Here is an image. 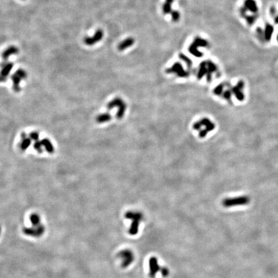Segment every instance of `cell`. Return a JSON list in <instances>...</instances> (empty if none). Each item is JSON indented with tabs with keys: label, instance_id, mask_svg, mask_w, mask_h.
I'll return each instance as SVG.
<instances>
[{
	"label": "cell",
	"instance_id": "obj_10",
	"mask_svg": "<svg viewBox=\"0 0 278 278\" xmlns=\"http://www.w3.org/2000/svg\"><path fill=\"white\" fill-rule=\"evenodd\" d=\"M174 72V73H177L178 75L182 76L185 75V72H184V70L182 66L180 64L176 63L175 64L171 69H170V72Z\"/></svg>",
	"mask_w": 278,
	"mask_h": 278
},
{
	"label": "cell",
	"instance_id": "obj_12",
	"mask_svg": "<svg viewBox=\"0 0 278 278\" xmlns=\"http://www.w3.org/2000/svg\"><path fill=\"white\" fill-rule=\"evenodd\" d=\"M30 220H31V222L32 224V226H37L39 225H40V222H41V218L40 216H39L37 214H32L30 216Z\"/></svg>",
	"mask_w": 278,
	"mask_h": 278
},
{
	"label": "cell",
	"instance_id": "obj_3",
	"mask_svg": "<svg viewBox=\"0 0 278 278\" xmlns=\"http://www.w3.org/2000/svg\"><path fill=\"white\" fill-rule=\"evenodd\" d=\"M45 231V228L43 225L40 224L37 226H32V227H24L23 229V232L25 234L33 236L36 237H39L41 236Z\"/></svg>",
	"mask_w": 278,
	"mask_h": 278
},
{
	"label": "cell",
	"instance_id": "obj_8",
	"mask_svg": "<svg viewBox=\"0 0 278 278\" xmlns=\"http://www.w3.org/2000/svg\"><path fill=\"white\" fill-rule=\"evenodd\" d=\"M22 140L20 144V149L22 150H26V149L30 146L31 144V141L32 140L30 137H28L25 133H23L22 135Z\"/></svg>",
	"mask_w": 278,
	"mask_h": 278
},
{
	"label": "cell",
	"instance_id": "obj_14",
	"mask_svg": "<svg viewBox=\"0 0 278 278\" xmlns=\"http://www.w3.org/2000/svg\"><path fill=\"white\" fill-rule=\"evenodd\" d=\"M30 137V138L31 139L32 141H34V142L37 141L39 140V133L37 132H32V133H30V137Z\"/></svg>",
	"mask_w": 278,
	"mask_h": 278
},
{
	"label": "cell",
	"instance_id": "obj_11",
	"mask_svg": "<svg viewBox=\"0 0 278 278\" xmlns=\"http://www.w3.org/2000/svg\"><path fill=\"white\" fill-rule=\"evenodd\" d=\"M174 0H165V3L163 5V12L164 14L172 13L171 6Z\"/></svg>",
	"mask_w": 278,
	"mask_h": 278
},
{
	"label": "cell",
	"instance_id": "obj_15",
	"mask_svg": "<svg viewBox=\"0 0 278 278\" xmlns=\"http://www.w3.org/2000/svg\"><path fill=\"white\" fill-rule=\"evenodd\" d=\"M161 271L162 275L164 277H166L169 274V271H168V269H167V268H165V267H163L162 269H161Z\"/></svg>",
	"mask_w": 278,
	"mask_h": 278
},
{
	"label": "cell",
	"instance_id": "obj_2",
	"mask_svg": "<svg viewBox=\"0 0 278 278\" xmlns=\"http://www.w3.org/2000/svg\"><path fill=\"white\" fill-rule=\"evenodd\" d=\"M250 200L247 196H240L236 198H226L223 202V205L226 207H231L236 205H243L249 204Z\"/></svg>",
	"mask_w": 278,
	"mask_h": 278
},
{
	"label": "cell",
	"instance_id": "obj_16",
	"mask_svg": "<svg viewBox=\"0 0 278 278\" xmlns=\"http://www.w3.org/2000/svg\"><path fill=\"white\" fill-rule=\"evenodd\" d=\"M1 231H2V228L1 226H0V234H1Z\"/></svg>",
	"mask_w": 278,
	"mask_h": 278
},
{
	"label": "cell",
	"instance_id": "obj_7",
	"mask_svg": "<svg viewBox=\"0 0 278 278\" xmlns=\"http://www.w3.org/2000/svg\"><path fill=\"white\" fill-rule=\"evenodd\" d=\"M134 43V39L132 37H129L126 39L125 40L122 41L120 44L118 45V48L119 50H124L127 48L128 47H130L132 46Z\"/></svg>",
	"mask_w": 278,
	"mask_h": 278
},
{
	"label": "cell",
	"instance_id": "obj_5",
	"mask_svg": "<svg viewBox=\"0 0 278 278\" xmlns=\"http://www.w3.org/2000/svg\"><path fill=\"white\" fill-rule=\"evenodd\" d=\"M149 265H150V276L151 278H154L156 276V273L161 271V267L158 264V261L155 257H151L149 261Z\"/></svg>",
	"mask_w": 278,
	"mask_h": 278
},
{
	"label": "cell",
	"instance_id": "obj_13",
	"mask_svg": "<svg viewBox=\"0 0 278 278\" xmlns=\"http://www.w3.org/2000/svg\"><path fill=\"white\" fill-rule=\"evenodd\" d=\"M34 147L35 150L39 152V153H41L43 152V146L41 144V141H39V140L37 141H35L34 144Z\"/></svg>",
	"mask_w": 278,
	"mask_h": 278
},
{
	"label": "cell",
	"instance_id": "obj_1",
	"mask_svg": "<svg viewBox=\"0 0 278 278\" xmlns=\"http://www.w3.org/2000/svg\"><path fill=\"white\" fill-rule=\"evenodd\" d=\"M125 217L127 219H130L132 220V223L131 225V227L129 230V233L131 235H135L138 233V226L140 224L141 221L142 219V214L138 212H127Z\"/></svg>",
	"mask_w": 278,
	"mask_h": 278
},
{
	"label": "cell",
	"instance_id": "obj_4",
	"mask_svg": "<svg viewBox=\"0 0 278 278\" xmlns=\"http://www.w3.org/2000/svg\"><path fill=\"white\" fill-rule=\"evenodd\" d=\"M118 257L122 260V266L126 268L130 266L134 260L133 253L130 250H123L118 254Z\"/></svg>",
	"mask_w": 278,
	"mask_h": 278
},
{
	"label": "cell",
	"instance_id": "obj_9",
	"mask_svg": "<svg viewBox=\"0 0 278 278\" xmlns=\"http://www.w3.org/2000/svg\"><path fill=\"white\" fill-rule=\"evenodd\" d=\"M41 142L43 146V147H45V150L48 153H52L54 151V146L52 145V142L50 141V140H48V138H43V140L41 141Z\"/></svg>",
	"mask_w": 278,
	"mask_h": 278
},
{
	"label": "cell",
	"instance_id": "obj_6",
	"mask_svg": "<svg viewBox=\"0 0 278 278\" xmlns=\"http://www.w3.org/2000/svg\"><path fill=\"white\" fill-rule=\"evenodd\" d=\"M103 37V31L102 30H98V31H97L96 33L95 34V35L93 36V37L87 38L86 39V43L87 45H94L97 42H98L99 41H101Z\"/></svg>",
	"mask_w": 278,
	"mask_h": 278
}]
</instances>
